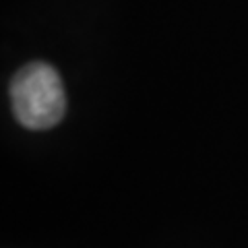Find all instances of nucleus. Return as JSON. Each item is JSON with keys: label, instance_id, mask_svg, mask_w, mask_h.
I'll list each match as a JSON object with an SVG mask.
<instances>
[{"label": "nucleus", "instance_id": "1", "mask_svg": "<svg viewBox=\"0 0 248 248\" xmlns=\"http://www.w3.org/2000/svg\"><path fill=\"white\" fill-rule=\"evenodd\" d=\"M11 102L17 120L25 128L46 130L62 120L66 95L60 75L46 62H31L13 77Z\"/></svg>", "mask_w": 248, "mask_h": 248}]
</instances>
